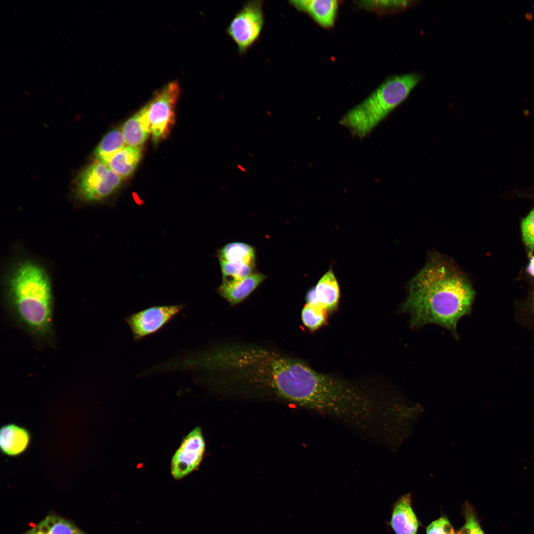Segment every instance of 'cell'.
Segmentation results:
<instances>
[{"label": "cell", "instance_id": "obj_1", "mask_svg": "<svg viewBox=\"0 0 534 534\" xmlns=\"http://www.w3.org/2000/svg\"><path fill=\"white\" fill-rule=\"evenodd\" d=\"M303 363L272 349L233 343L179 358L176 367L197 373L199 381L226 397L293 403Z\"/></svg>", "mask_w": 534, "mask_h": 534}, {"label": "cell", "instance_id": "obj_2", "mask_svg": "<svg viewBox=\"0 0 534 534\" xmlns=\"http://www.w3.org/2000/svg\"><path fill=\"white\" fill-rule=\"evenodd\" d=\"M475 295L470 281L450 261L434 255L410 281L400 309L409 314L412 328L435 324L457 338L458 320L470 313Z\"/></svg>", "mask_w": 534, "mask_h": 534}, {"label": "cell", "instance_id": "obj_3", "mask_svg": "<svg viewBox=\"0 0 534 534\" xmlns=\"http://www.w3.org/2000/svg\"><path fill=\"white\" fill-rule=\"evenodd\" d=\"M6 302L12 319L37 343L52 344L53 295L43 267L28 261L18 264L8 281Z\"/></svg>", "mask_w": 534, "mask_h": 534}, {"label": "cell", "instance_id": "obj_4", "mask_svg": "<svg viewBox=\"0 0 534 534\" xmlns=\"http://www.w3.org/2000/svg\"><path fill=\"white\" fill-rule=\"evenodd\" d=\"M421 79L418 74L394 76L382 83L340 121L353 134L363 138L403 102Z\"/></svg>", "mask_w": 534, "mask_h": 534}, {"label": "cell", "instance_id": "obj_5", "mask_svg": "<svg viewBox=\"0 0 534 534\" xmlns=\"http://www.w3.org/2000/svg\"><path fill=\"white\" fill-rule=\"evenodd\" d=\"M263 6V0L246 2L226 28V33L236 44L239 55L245 54L261 36L265 23Z\"/></svg>", "mask_w": 534, "mask_h": 534}, {"label": "cell", "instance_id": "obj_6", "mask_svg": "<svg viewBox=\"0 0 534 534\" xmlns=\"http://www.w3.org/2000/svg\"><path fill=\"white\" fill-rule=\"evenodd\" d=\"M123 178L107 165L96 161L79 175L76 189L78 196L87 202L101 200L121 186Z\"/></svg>", "mask_w": 534, "mask_h": 534}, {"label": "cell", "instance_id": "obj_7", "mask_svg": "<svg viewBox=\"0 0 534 534\" xmlns=\"http://www.w3.org/2000/svg\"><path fill=\"white\" fill-rule=\"evenodd\" d=\"M180 91L177 82H170L148 103L151 135L154 144L169 134L174 122L175 109Z\"/></svg>", "mask_w": 534, "mask_h": 534}, {"label": "cell", "instance_id": "obj_8", "mask_svg": "<svg viewBox=\"0 0 534 534\" xmlns=\"http://www.w3.org/2000/svg\"><path fill=\"white\" fill-rule=\"evenodd\" d=\"M184 308L183 304L153 306L130 314L125 321L137 342L159 331Z\"/></svg>", "mask_w": 534, "mask_h": 534}, {"label": "cell", "instance_id": "obj_9", "mask_svg": "<svg viewBox=\"0 0 534 534\" xmlns=\"http://www.w3.org/2000/svg\"><path fill=\"white\" fill-rule=\"evenodd\" d=\"M205 450V442L201 429L196 427L183 439L171 460V472L180 480L200 465Z\"/></svg>", "mask_w": 534, "mask_h": 534}, {"label": "cell", "instance_id": "obj_10", "mask_svg": "<svg viewBox=\"0 0 534 534\" xmlns=\"http://www.w3.org/2000/svg\"><path fill=\"white\" fill-rule=\"evenodd\" d=\"M340 298L339 287L336 277L330 269L320 278L315 287L307 292V303L320 306L328 312L334 311Z\"/></svg>", "mask_w": 534, "mask_h": 534}, {"label": "cell", "instance_id": "obj_11", "mask_svg": "<svg viewBox=\"0 0 534 534\" xmlns=\"http://www.w3.org/2000/svg\"><path fill=\"white\" fill-rule=\"evenodd\" d=\"M267 278L265 274L255 271L242 279L222 282L218 292L231 305L243 302Z\"/></svg>", "mask_w": 534, "mask_h": 534}, {"label": "cell", "instance_id": "obj_12", "mask_svg": "<svg viewBox=\"0 0 534 534\" xmlns=\"http://www.w3.org/2000/svg\"><path fill=\"white\" fill-rule=\"evenodd\" d=\"M31 435L26 428L14 423L1 426L0 447L3 454L15 457L24 452L31 443Z\"/></svg>", "mask_w": 534, "mask_h": 534}, {"label": "cell", "instance_id": "obj_13", "mask_svg": "<svg viewBox=\"0 0 534 534\" xmlns=\"http://www.w3.org/2000/svg\"><path fill=\"white\" fill-rule=\"evenodd\" d=\"M298 10L308 13L321 26L331 27L335 21L338 3L335 0H297L289 1Z\"/></svg>", "mask_w": 534, "mask_h": 534}, {"label": "cell", "instance_id": "obj_14", "mask_svg": "<svg viewBox=\"0 0 534 534\" xmlns=\"http://www.w3.org/2000/svg\"><path fill=\"white\" fill-rule=\"evenodd\" d=\"M121 130L127 146L142 147L151 134L148 104L127 120Z\"/></svg>", "mask_w": 534, "mask_h": 534}, {"label": "cell", "instance_id": "obj_15", "mask_svg": "<svg viewBox=\"0 0 534 534\" xmlns=\"http://www.w3.org/2000/svg\"><path fill=\"white\" fill-rule=\"evenodd\" d=\"M411 500L410 494H406L394 505L390 524L396 534H417L418 522Z\"/></svg>", "mask_w": 534, "mask_h": 534}, {"label": "cell", "instance_id": "obj_16", "mask_svg": "<svg viewBox=\"0 0 534 534\" xmlns=\"http://www.w3.org/2000/svg\"><path fill=\"white\" fill-rule=\"evenodd\" d=\"M142 156V147L126 146L108 162L107 165L123 179L134 172Z\"/></svg>", "mask_w": 534, "mask_h": 534}, {"label": "cell", "instance_id": "obj_17", "mask_svg": "<svg viewBox=\"0 0 534 534\" xmlns=\"http://www.w3.org/2000/svg\"><path fill=\"white\" fill-rule=\"evenodd\" d=\"M219 261L241 263L256 267V254L254 246L242 242L228 243L217 251Z\"/></svg>", "mask_w": 534, "mask_h": 534}, {"label": "cell", "instance_id": "obj_18", "mask_svg": "<svg viewBox=\"0 0 534 534\" xmlns=\"http://www.w3.org/2000/svg\"><path fill=\"white\" fill-rule=\"evenodd\" d=\"M127 146L121 128L108 132L101 139L94 151L96 161L107 164L116 153Z\"/></svg>", "mask_w": 534, "mask_h": 534}, {"label": "cell", "instance_id": "obj_19", "mask_svg": "<svg viewBox=\"0 0 534 534\" xmlns=\"http://www.w3.org/2000/svg\"><path fill=\"white\" fill-rule=\"evenodd\" d=\"M34 528L47 534H86L69 521L53 515H48Z\"/></svg>", "mask_w": 534, "mask_h": 534}, {"label": "cell", "instance_id": "obj_20", "mask_svg": "<svg viewBox=\"0 0 534 534\" xmlns=\"http://www.w3.org/2000/svg\"><path fill=\"white\" fill-rule=\"evenodd\" d=\"M414 2L411 0H363L358 4L368 10L379 13H393L409 7Z\"/></svg>", "mask_w": 534, "mask_h": 534}, {"label": "cell", "instance_id": "obj_21", "mask_svg": "<svg viewBox=\"0 0 534 534\" xmlns=\"http://www.w3.org/2000/svg\"><path fill=\"white\" fill-rule=\"evenodd\" d=\"M219 262L222 274V282L239 280L255 271V267L250 265L224 261H219Z\"/></svg>", "mask_w": 534, "mask_h": 534}, {"label": "cell", "instance_id": "obj_22", "mask_svg": "<svg viewBox=\"0 0 534 534\" xmlns=\"http://www.w3.org/2000/svg\"><path fill=\"white\" fill-rule=\"evenodd\" d=\"M327 313L320 306L307 303L302 310L301 318L304 325L313 331L324 324Z\"/></svg>", "mask_w": 534, "mask_h": 534}, {"label": "cell", "instance_id": "obj_23", "mask_svg": "<svg viewBox=\"0 0 534 534\" xmlns=\"http://www.w3.org/2000/svg\"><path fill=\"white\" fill-rule=\"evenodd\" d=\"M522 237L531 257L534 252V207L529 214L522 220L521 222Z\"/></svg>", "mask_w": 534, "mask_h": 534}, {"label": "cell", "instance_id": "obj_24", "mask_svg": "<svg viewBox=\"0 0 534 534\" xmlns=\"http://www.w3.org/2000/svg\"><path fill=\"white\" fill-rule=\"evenodd\" d=\"M464 514L465 521L457 534H485L482 529L473 508L466 503Z\"/></svg>", "mask_w": 534, "mask_h": 534}, {"label": "cell", "instance_id": "obj_25", "mask_svg": "<svg viewBox=\"0 0 534 534\" xmlns=\"http://www.w3.org/2000/svg\"><path fill=\"white\" fill-rule=\"evenodd\" d=\"M426 534H455L452 526L445 517L432 522L426 529Z\"/></svg>", "mask_w": 534, "mask_h": 534}, {"label": "cell", "instance_id": "obj_26", "mask_svg": "<svg viewBox=\"0 0 534 534\" xmlns=\"http://www.w3.org/2000/svg\"><path fill=\"white\" fill-rule=\"evenodd\" d=\"M526 271L530 276L534 277V256L530 257V260L526 267Z\"/></svg>", "mask_w": 534, "mask_h": 534}, {"label": "cell", "instance_id": "obj_27", "mask_svg": "<svg viewBox=\"0 0 534 534\" xmlns=\"http://www.w3.org/2000/svg\"><path fill=\"white\" fill-rule=\"evenodd\" d=\"M531 308L532 311L534 312V290L532 293L531 299Z\"/></svg>", "mask_w": 534, "mask_h": 534}, {"label": "cell", "instance_id": "obj_28", "mask_svg": "<svg viewBox=\"0 0 534 534\" xmlns=\"http://www.w3.org/2000/svg\"><path fill=\"white\" fill-rule=\"evenodd\" d=\"M526 18L529 20H532L533 19V15L530 12H527L525 14Z\"/></svg>", "mask_w": 534, "mask_h": 534}, {"label": "cell", "instance_id": "obj_29", "mask_svg": "<svg viewBox=\"0 0 534 534\" xmlns=\"http://www.w3.org/2000/svg\"><path fill=\"white\" fill-rule=\"evenodd\" d=\"M44 534H46V533H44Z\"/></svg>", "mask_w": 534, "mask_h": 534}]
</instances>
